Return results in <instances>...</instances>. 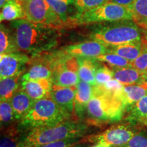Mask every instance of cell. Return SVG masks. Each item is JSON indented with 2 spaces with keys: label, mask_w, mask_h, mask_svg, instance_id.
<instances>
[{
  "label": "cell",
  "mask_w": 147,
  "mask_h": 147,
  "mask_svg": "<svg viewBox=\"0 0 147 147\" xmlns=\"http://www.w3.org/2000/svg\"><path fill=\"white\" fill-rule=\"evenodd\" d=\"M10 29L18 51L35 55L56 47L61 36L59 27L32 23L25 18L11 21Z\"/></svg>",
  "instance_id": "obj_1"
},
{
  "label": "cell",
  "mask_w": 147,
  "mask_h": 147,
  "mask_svg": "<svg viewBox=\"0 0 147 147\" xmlns=\"http://www.w3.org/2000/svg\"><path fill=\"white\" fill-rule=\"evenodd\" d=\"M127 107L122 99L113 96L100 85L94 86V95L87 106V114L93 123H115L121 121Z\"/></svg>",
  "instance_id": "obj_2"
},
{
  "label": "cell",
  "mask_w": 147,
  "mask_h": 147,
  "mask_svg": "<svg viewBox=\"0 0 147 147\" xmlns=\"http://www.w3.org/2000/svg\"><path fill=\"white\" fill-rule=\"evenodd\" d=\"M141 28L134 21H122L102 24L92 31L90 37L106 47L142 41Z\"/></svg>",
  "instance_id": "obj_3"
},
{
  "label": "cell",
  "mask_w": 147,
  "mask_h": 147,
  "mask_svg": "<svg viewBox=\"0 0 147 147\" xmlns=\"http://www.w3.org/2000/svg\"><path fill=\"white\" fill-rule=\"evenodd\" d=\"M87 132L88 127L85 125L66 121L57 125L32 129L24 138V140L28 146H37L57 141L77 139L84 136Z\"/></svg>",
  "instance_id": "obj_4"
},
{
  "label": "cell",
  "mask_w": 147,
  "mask_h": 147,
  "mask_svg": "<svg viewBox=\"0 0 147 147\" xmlns=\"http://www.w3.org/2000/svg\"><path fill=\"white\" fill-rule=\"evenodd\" d=\"M71 114L60 107L51 98L37 100L29 113L21 120L25 129L51 127L68 121Z\"/></svg>",
  "instance_id": "obj_5"
},
{
  "label": "cell",
  "mask_w": 147,
  "mask_h": 147,
  "mask_svg": "<svg viewBox=\"0 0 147 147\" xmlns=\"http://www.w3.org/2000/svg\"><path fill=\"white\" fill-rule=\"evenodd\" d=\"M122 21H133L131 8L108 2L96 8L76 14L71 20V25Z\"/></svg>",
  "instance_id": "obj_6"
},
{
  "label": "cell",
  "mask_w": 147,
  "mask_h": 147,
  "mask_svg": "<svg viewBox=\"0 0 147 147\" xmlns=\"http://www.w3.org/2000/svg\"><path fill=\"white\" fill-rule=\"evenodd\" d=\"M22 5L25 19L36 23L62 27L60 18L53 11L47 0H24Z\"/></svg>",
  "instance_id": "obj_7"
},
{
  "label": "cell",
  "mask_w": 147,
  "mask_h": 147,
  "mask_svg": "<svg viewBox=\"0 0 147 147\" xmlns=\"http://www.w3.org/2000/svg\"><path fill=\"white\" fill-rule=\"evenodd\" d=\"M128 124L115 125L102 133L88 138L91 142H102L111 147H121L127 144L138 132Z\"/></svg>",
  "instance_id": "obj_8"
},
{
  "label": "cell",
  "mask_w": 147,
  "mask_h": 147,
  "mask_svg": "<svg viewBox=\"0 0 147 147\" xmlns=\"http://www.w3.org/2000/svg\"><path fill=\"white\" fill-rule=\"evenodd\" d=\"M31 59L25 53L14 52L0 55V78L1 79L23 74L25 65Z\"/></svg>",
  "instance_id": "obj_9"
},
{
  "label": "cell",
  "mask_w": 147,
  "mask_h": 147,
  "mask_svg": "<svg viewBox=\"0 0 147 147\" xmlns=\"http://www.w3.org/2000/svg\"><path fill=\"white\" fill-rule=\"evenodd\" d=\"M56 53L44 55L32 60V65L22 75L21 81L53 78Z\"/></svg>",
  "instance_id": "obj_10"
},
{
  "label": "cell",
  "mask_w": 147,
  "mask_h": 147,
  "mask_svg": "<svg viewBox=\"0 0 147 147\" xmlns=\"http://www.w3.org/2000/svg\"><path fill=\"white\" fill-rule=\"evenodd\" d=\"M62 51L71 56L93 58L108 53V47L95 40L67 46Z\"/></svg>",
  "instance_id": "obj_11"
},
{
  "label": "cell",
  "mask_w": 147,
  "mask_h": 147,
  "mask_svg": "<svg viewBox=\"0 0 147 147\" xmlns=\"http://www.w3.org/2000/svg\"><path fill=\"white\" fill-rule=\"evenodd\" d=\"M21 89L35 101L51 98V91L53 82L51 78L21 82Z\"/></svg>",
  "instance_id": "obj_12"
},
{
  "label": "cell",
  "mask_w": 147,
  "mask_h": 147,
  "mask_svg": "<svg viewBox=\"0 0 147 147\" xmlns=\"http://www.w3.org/2000/svg\"><path fill=\"white\" fill-rule=\"evenodd\" d=\"M76 87H62L53 84L51 98L60 107L71 114L74 110Z\"/></svg>",
  "instance_id": "obj_13"
},
{
  "label": "cell",
  "mask_w": 147,
  "mask_h": 147,
  "mask_svg": "<svg viewBox=\"0 0 147 147\" xmlns=\"http://www.w3.org/2000/svg\"><path fill=\"white\" fill-rule=\"evenodd\" d=\"M94 95V86L80 80L76 85L75 96L74 110L77 115L80 117L87 110L89 102Z\"/></svg>",
  "instance_id": "obj_14"
},
{
  "label": "cell",
  "mask_w": 147,
  "mask_h": 147,
  "mask_svg": "<svg viewBox=\"0 0 147 147\" xmlns=\"http://www.w3.org/2000/svg\"><path fill=\"white\" fill-rule=\"evenodd\" d=\"M9 102L13 108L16 120H22L29 113L36 101L20 89Z\"/></svg>",
  "instance_id": "obj_15"
},
{
  "label": "cell",
  "mask_w": 147,
  "mask_h": 147,
  "mask_svg": "<svg viewBox=\"0 0 147 147\" xmlns=\"http://www.w3.org/2000/svg\"><path fill=\"white\" fill-rule=\"evenodd\" d=\"M79 64L78 76L80 80L86 82L92 85H96L95 73L101 65L100 61L93 57H76Z\"/></svg>",
  "instance_id": "obj_16"
},
{
  "label": "cell",
  "mask_w": 147,
  "mask_h": 147,
  "mask_svg": "<svg viewBox=\"0 0 147 147\" xmlns=\"http://www.w3.org/2000/svg\"><path fill=\"white\" fill-rule=\"evenodd\" d=\"M142 41L133 42L113 47H108V53H113L123 57L129 61L138 57L142 50Z\"/></svg>",
  "instance_id": "obj_17"
},
{
  "label": "cell",
  "mask_w": 147,
  "mask_h": 147,
  "mask_svg": "<svg viewBox=\"0 0 147 147\" xmlns=\"http://www.w3.org/2000/svg\"><path fill=\"white\" fill-rule=\"evenodd\" d=\"M145 75L133 67L114 69V78L125 86L142 84L144 82Z\"/></svg>",
  "instance_id": "obj_18"
},
{
  "label": "cell",
  "mask_w": 147,
  "mask_h": 147,
  "mask_svg": "<svg viewBox=\"0 0 147 147\" xmlns=\"http://www.w3.org/2000/svg\"><path fill=\"white\" fill-rule=\"evenodd\" d=\"M25 18L22 2L18 0H10L1 8V21H12Z\"/></svg>",
  "instance_id": "obj_19"
},
{
  "label": "cell",
  "mask_w": 147,
  "mask_h": 147,
  "mask_svg": "<svg viewBox=\"0 0 147 147\" xmlns=\"http://www.w3.org/2000/svg\"><path fill=\"white\" fill-rule=\"evenodd\" d=\"M23 74L1 79L0 81V100L10 101L13 95L19 90L20 81Z\"/></svg>",
  "instance_id": "obj_20"
},
{
  "label": "cell",
  "mask_w": 147,
  "mask_h": 147,
  "mask_svg": "<svg viewBox=\"0 0 147 147\" xmlns=\"http://www.w3.org/2000/svg\"><path fill=\"white\" fill-rule=\"evenodd\" d=\"M126 119L131 123L142 122L147 119V95L126 110Z\"/></svg>",
  "instance_id": "obj_21"
},
{
  "label": "cell",
  "mask_w": 147,
  "mask_h": 147,
  "mask_svg": "<svg viewBox=\"0 0 147 147\" xmlns=\"http://www.w3.org/2000/svg\"><path fill=\"white\" fill-rule=\"evenodd\" d=\"M47 1L60 18L62 27L63 25L68 26V24L70 25L71 16H69V7L74 5L73 0H47Z\"/></svg>",
  "instance_id": "obj_22"
},
{
  "label": "cell",
  "mask_w": 147,
  "mask_h": 147,
  "mask_svg": "<svg viewBox=\"0 0 147 147\" xmlns=\"http://www.w3.org/2000/svg\"><path fill=\"white\" fill-rule=\"evenodd\" d=\"M146 95H147V88L144 83L125 86L123 93V101L127 107H129Z\"/></svg>",
  "instance_id": "obj_23"
},
{
  "label": "cell",
  "mask_w": 147,
  "mask_h": 147,
  "mask_svg": "<svg viewBox=\"0 0 147 147\" xmlns=\"http://www.w3.org/2000/svg\"><path fill=\"white\" fill-rule=\"evenodd\" d=\"M18 52L14 37L10 27H5L4 24H1L0 27V54H8Z\"/></svg>",
  "instance_id": "obj_24"
},
{
  "label": "cell",
  "mask_w": 147,
  "mask_h": 147,
  "mask_svg": "<svg viewBox=\"0 0 147 147\" xmlns=\"http://www.w3.org/2000/svg\"><path fill=\"white\" fill-rule=\"evenodd\" d=\"M18 136L19 130L14 127H8L1 138L0 147H25L27 144L25 140H20Z\"/></svg>",
  "instance_id": "obj_25"
},
{
  "label": "cell",
  "mask_w": 147,
  "mask_h": 147,
  "mask_svg": "<svg viewBox=\"0 0 147 147\" xmlns=\"http://www.w3.org/2000/svg\"><path fill=\"white\" fill-rule=\"evenodd\" d=\"M96 59L101 62L106 63L114 69L131 67V62L120 55L113 53H107L97 57Z\"/></svg>",
  "instance_id": "obj_26"
},
{
  "label": "cell",
  "mask_w": 147,
  "mask_h": 147,
  "mask_svg": "<svg viewBox=\"0 0 147 147\" xmlns=\"http://www.w3.org/2000/svg\"><path fill=\"white\" fill-rule=\"evenodd\" d=\"M131 9L133 21L142 28L147 23V0H135Z\"/></svg>",
  "instance_id": "obj_27"
},
{
  "label": "cell",
  "mask_w": 147,
  "mask_h": 147,
  "mask_svg": "<svg viewBox=\"0 0 147 147\" xmlns=\"http://www.w3.org/2000/svg\"><path fill=\"white\" fill-rule=\"evenodd\" d=\"M73 2L78 14L96 8L110 1V0H73Z\"/></svg>",
  "instance_id": "obj_28"
},
{
  "label": "cell",
  "mask_w": 147,
  "mask_h": 147,
  "mask_svg": "<svg viewBox=\"0 0 147 147\" xmlns=\"http://www.w3.org/2000/svg\"><path fill=\"white\" fill-rule=\"evenodd\" d=\"M0 119L1 125H8L14 120L15 116L12 106L9 101H3L0 104Z\"/></svg>",
  "instance_id": "obj_29"
},
{
  "label": "cell",
  "mask_w": 147,
  "mask_h": 147,
  "mask_svg": "<svg viewBox=\"0 0 147 147\" xmlns=\"http://www.w3.org/2000/svg\"><path fill=\"white\" fill-rule=\"evenodd\" d=\"M114 78V70L106 65H100L95 73L97 85H102Z\"/></svg>",
  "instance_id": "obj_30"
},
{
  "label": "cell",
  "mask_w": 147,
  "mask_h": 147,
  "mask_svg": "<svg viewBox=\"0 0 147 147\" xmlns=\"http://www.w3.org/2000/svg\"><path fill=\"white\" fill-rule=\"evenodd\" d=\"M142 50L136 59L131 62V67L141 74L147 75V43L142 42Z\"/></svg>",
  "instance_id": "obj_31"
},
{
  "label": "cell",
  "mask_w": 147,
  "mask_h": 147,
  "mask_svg": "<svg viewBox=\"0 0 147 147\" xmlns=\"http://www.w3.org/2000/svg\"><path fill=\"white\" fill-rule=\"evenodd\" d=\"M121 147H147V136L144 132H138L127 144Z\"/></svg>",
  "instance_id": "obj_32"
},
{
  "label": "cell",
  "mask_w": 147,
  "mask_h": 147,
  "mask_svg": "<svg viewBox=\"0 0 147 147\" xmlns=\"http://www.w3.org/2000/svg\"><path fill=\"white\" fill-rule=\"evenodd\" d=\"M77 139H69L66 140H60L57 142L48 143V144L40 145L35 147H76L80 140Z\"/></svg>",
  "instance_id": "obj_33"
},
{
  "label": "cell",
  "mask_w": 147,
  "mask_h": 147,
  "mask_svg": "<svg viewBox=\"0 0 147 147\" xmlns=\"http://www.w3.org/2000/svg\"><path fill=\"white\" fill-rule=\"evenodd\" d=\"M110 1L131 8L135 0H110Z\"/></svg>",
  "instance_id": "obj_34"
},
{
  "label": "cell",
  "mask_w": 147,
  "mask_h": 147,
  "mask_svg": "<svg viewBox=\"0 0 147 147\" xmlns=\"http://www.w3.org/2000/svg\"><path fill=\"white\" fill-rule=\"evenodd\" d=\"M91 147H111L109 145L106 144H104V143H102V142H97L96 143V144L93 145V146H92Z\"/></svg>",
  "instance_id": "obj_35"
},
{
  "label": "cell",
  "mask_w": 147,
  "mask_h": 147,
  "mask_svg": "<svg viewBox=\"0 0 147 147\" xmlns=\"http://www.w3.org/2000/svg\"><path fill=\"white\" fill-rule=\"evenodd\" d=\"M145 32V42L147 43V23L142 28Z\"/></svg>",
  "instance_id": "obj_36"
},
{
  "label": "cell",
  "mask_w": 147,
  "mask_h": 147,
  "mask_svg": "<svg viewBox=\"0 0 147 147\" xmlns=\"http://www.w3.org/2000/svg\"><path fill=\"white\" fill-rule=\"evenodd\" d=\"M9 1H10V0H0V7H1V8Z\"/></svg>",
  "instance_id": "obj_37"
},
{
  "label": "cell",
  "mask_w": 147,
  "mask_h": 147,
  "mask_svg": "<svg viewBox=\"0 0 147 147\" xmlns=\"http://www.w3.org/2000/svg\"><path fill=\"white\" fill-rule=\"evenodd\" d=\"M143 123H144L145 125H146V127H147V119H146V120H145L144 122H143Z\"/></svg>",
  "instance_id": "obj_38"
},
{
  "label": "cell",
  "mask_w": 147,
  "mask_h": 147,
  "mask_svg": "<svg viewBox=\"0 0 147 147\" xmlns=\"http://www.w3.org/2000/svg\"><path fill=\"white\" fill-rule=\"evenodd\" d=\"M144 82H147V75H145V78H144Z\"/></svg>",
  "instance_id": "obj_39"
},
{
  "label": "cell",
  "mask_w": 147,
  "mask_h": 147,
  "mask_svg": "<svg viewBox=\"0 0 147 147\" xmlns=\"http://www.w3.org/2000/svg\"><path fill=\"white\" fill-rule=\"evenodd\" d=\"M18 1H21V2H22V1H23L24 0H18Z\"/></svg>",
  "instance_id": "obj_40"
}]
</instances>
